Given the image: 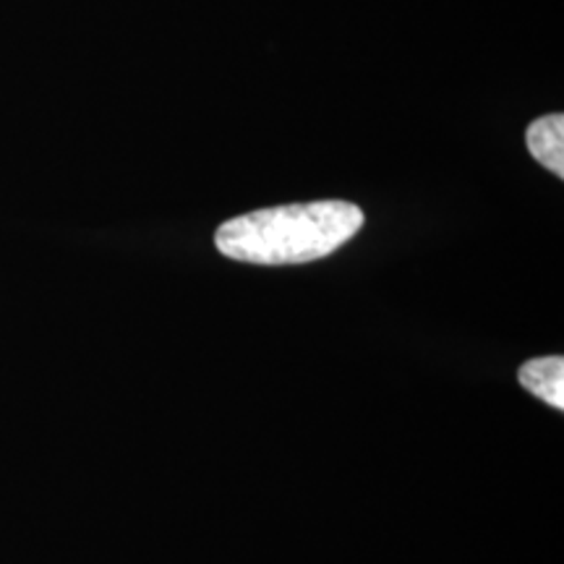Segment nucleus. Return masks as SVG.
I'll use <instances>...</instances> for the list:
<instances>
[{"instance_id":"f257e3e1","label":"nucleus","mask_w":564,"mask_h":564,"mask_svg":"<svg viewBox=\"0 0 564 564\" xmlns=\"http://www.w3.org/2000/svg\"><path fill=\"white\" fill-rule=\"evenodd\" d=\"M364 228L361 207L350 202H308L232 217L215 232L223 257L246 264L285 267L329 257Z\"/></svg>"},{"instance_id":"f03ea898","label":"nucleus","mask_w":564,"mask_h":564,"mask_svg":"<svg viewBox=\"0 0 564 564\" xmlns=\"http://www.w3.org/2000/svg\"><path fill=\"white\" fill-rule=\"evenodd\" d=\"M528 152L544 165L556 178H564V116L552 112V116L539 118L528 126L525 131Z\"/></svg>"},{"instance_id":"7ed1b4c3","label":"nucleus","mask_w":564,"mask_h":564,"mask_svg":"<svg viewBox=\"0 0 564 564\" xmlns=\"http://www.w3.org/2000/svg\"><path fill=\"white\" fill-rule=\"evenodd\" d=\"M520 384L533 398L544 400L546 405L564 411V358L562 356H544L525 361L518 371Z\"/></svg>"}]
</instances>
